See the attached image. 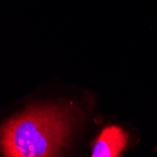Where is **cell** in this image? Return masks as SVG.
I'll use <instances>...</instances> for the list:
<instances>
[{
	"label": "cell",
	"mask_w": 157,
	"mask_h": 157,
	"mask_svg": "<svg viewBox=\"0 0 157 157\" xmlns=\"http://www.w3.org/2000/svg\"><path fill=\"white\" fill-rule=\"evenodd\" d=\"M74 121L72 111L66 107L30 108L0 127V151L7 157L59 156Z\"/></svg>",
	"instance_id": "cell-1"
},
{
	"label": "cell",
	"mask_w": 157,
	"mask_h": 157,
	"mask_svg": "<svg viewBox=\"0 0 157 157\" xmlns=\"http://www.w3.org/2000/svg\"><path fill=\"white\" fill-rule=\"evenodd\" d=\"M127 134L118 126L105 127L93 144L92 157H116L127 144Z\"/></svg>",
	"instance_id": "cell-2"
}]
</instances>
